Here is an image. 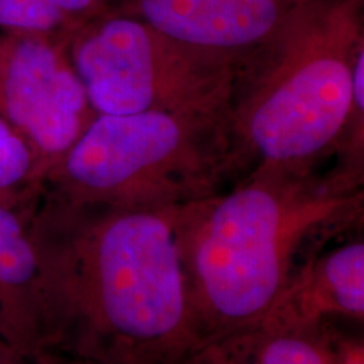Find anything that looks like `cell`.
Segmentation results:
<instances>
[{
    "instance_id": "obj_1",
    "label": "cell",
    "mask_w": 364,
    "mask_h": 364,
    "mask_svg": "<svg viewBox=\"0 0 364 364\" xmlns=\"http://www.w3.org/2000/svg\"><path fill=\"white\" fill-rule=\"evenodd\" d=\"M179 208L70 204L39 194L49 354L100 364H186L198 351Z\"/></svg>"
},
{
    "instance_id": "obj_2",
    "label": "cell",
    "mask_w": 364,
    "mask_h": 364,
    "mask_svg": "<svg viewBox=\"0 0 364 364\" xmlns=\"http://www.w3.org/2000/svg\"><path fill=\"white\" fill-rule=\"evenodd\" d=\"M361 182L343 167L326 177L250 171L235 189L179 208L199 348L258 324L304 243L361 218Z\"/></svg>"
},
{
    "instance_id": "obj_3",
    "label": "cell",
    "mask_w": 364,
    "mask_h": 364,
    "mask_svg": "<svg viewBox=\"0 0 364 364\" xmlns=\"http://www.w3.org/2000/svg\"><path fill=\"white\" fill-rule=\"evenodd\" d=\"M363 48V0H316L255 54L230 108L243 166L304 176L339 152Z\"/></svg>"
},
{
    "instance_id": "obj_4",
    "label": "cell",
    "mask_w": 364,
    "mask_h": 364,
    "mask_svg": "<svg viewBox=\"0 0 364 364\" xmlns=\"http://www.w3.org/2000/svg\"><path fill=\"white\" fill-rule=\"evenodd\" d=\"M243 167L230 117L98 113L44 176L41 194L91 206L177 208L220 193Z\"/></svg>"
},
{
    "instance_id": "obj_5",
    "label": "cell",
    "mask_w": 364,
    "mask_h": 364,
    "mask_svg": "<svg viewBox=\"0 0 364 364\" xmlns=\"http://www.w3.org/2000/svg\"><path fill=\"white\" fill-rule=\"evenodd\" d=\"M68 53L97 113L230 117L243 66L112 11L68 38Z\"/></svg>"
},
{
    "instance_id": "obj_6",
    "label": "cell",
    "mask_w": 364,
    "mask_h": 364,
    "mask_svg": "<svg viewBox=\"0 0 364 364\" xmlns=\"http://www.w3.org/2000/svg\"><path fill=\"white\" fill-rule=\"evenodd\" d=\"M97 115L68 38L0 33V117L31 149L41 184Z\"/></svg>"
},
{
    "instance_id": "obj_7",
    "label": "cell",
    "mask_w": 364,
    "mask_h": 364,
    "mask_svg": "<svg viewBox=\"0 0 364 364\" xmlns=\"http://www.w3.org/2000/svg\"><path fill=\"white\" fill-rule=\"evenodd\" d=\"M316 0H120L136 17L181 43L245 66Z\"/></svg>"
},
{
    "instance_id": "obj_8",
    "label": "cell",
    "mask_w": 364,
    "mask_h": 364,
    "mask_svg": "<svg viewBox=\"0 0 364 364\" xmlns=\"http://www.w3.org/2000/svg\"><path fill=\"white\" fill-rule=\"evenodd\" d=\"M332 317L363 321L364 243L353 240L294 267L289 280L255 327L302 331Z\"/></svg>"
},
{
    "instance_id": "obj_9",
    "label": "cell",
    "mask_w": 364,
    "mask_h": 364,
    "mask_svg": "<svg viewBox=\"0 0 364 364\" xmlns=\"http://www.w3.org/2000/svg\"><path fill=\"white\" fill-rule=\"evenodd\" d=\"M36 201L0 204V339L24 361L49 356L43 272L33 233Z\"/></svg>"
},
{
    "instance_id": "obj_10",
    "label": "cell",
    "mask_w": 364,
    "mask_h": 364,
    "mask_svg": "<svg viewBox=\"0 0 364 364\" xmlns=\"http://www.w3.org/2000/svg\"><path fill=\"white\" fill-rule=\"evenodd\" d=\"M186 364H364L363 343L341 339L322 326L302 331L262 327L211 341Z\"/></svg>"
},
{
    "instance_id": "obj_11",
    "label": "cell",
    "mask_w": 364,
    "mask_h": 364,
    "mask_svg": "<svg viewBox=\"0 0 364 364\" xmlns=\"http://www.w3.org/2000/svg\"><path fill=\"white\" fill-rule=\"evenodd\" d=\"M113 0H0V33L49 34L70 38L110 12Z\"/></svg>"
},
{
    "instance_id": "obj_12",
    "label": "cell",
    "mask_w": 364,
    "mask_h": 364,
    "mask_svg": "<svg viewBox=\"0 0 364 364\" xmlns=\"http://www.w3.org/2000/svg\"><path fill=\"white\" fill-rule=\"evenodd\" d=\"M39 194L41 179L33 152L0 117V204L24 206Z\"/></svg>"
},
{
    "instance_id": "obj_13",
    "label": "cell",
    "mask_w": 364,
    "mask_h": 364,
    "mask_svg": "<svg viewBox=\"0 0 364 364\" xmlns=\"http://www.w3.org/2000/svg\"><path fill=\"white\" fill-rule=\"evenodd\" d=\"M26 361L7 343L0 339V364H24Z\"/></svg>"
},
{
    "instance_id": "obj_14",
    "label": "cell",
    "mask_w": 364,
    "mask_h": 364,
    "mask_svg": "<svg viewBox=\"0 0 364 364\" xmlns=\"http://www.w3.org/2000/svg\"><path fill=\"white\" fill-rule=\"evenodd\" d=\"M43 363V361H39ZM44 364V363H43ZM63 364H100V363H95V361H90V359H83V358H75L73 361L70 363H63Z\"/></svg>"
}]
</instances>
